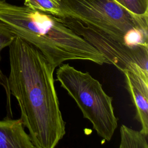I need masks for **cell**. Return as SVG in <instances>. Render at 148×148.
Returning a JSON list of instances; mask_svg holds the SVG:
<instances>
[{
    "label": "cell",
    "instance_id": "obj_9",
    "mask_svg": "<svg viewBox=\"0 0 148 148\" xmlns=\"http://www.w3.org/2000/svg\"><path fill=\"white\" fill-rule=\"evenodd\" d=\"M120 148H148L147 136L125 125L120 127Z\"/></svg>",
    "mask_w": 148,
    "mask_h": 148
},
{
    "label": "cell",
    "instance_id": "obj_7",
    "mask_svg": "<svg viewBox=\"0 0 148 148\" xmlns=\"http://www.w3.org/2000/svg\"><path fill=\"white\" fill-rule=\"evenodd\" d=\"M0 148H35L20 119L0 120Z\"/></svg>",
    "mask_w": 148,
    "mask_h": 148
},
{
    "label": "cell",
    "instance_id": "obj_2",
    "mask_svg": "<svg viewBox=\"0 0 148 148\" xmlns=\"http://www.w3.org/2000/svg\"><path fill=\"white\" fill-rule=\"evenodd\" d=\"M0 21L15 36L38 49L56 68L66 61L76 60L109 64L98 50L58 17L0 0Z\"/></svg>",
    "mask_w": 148,
    "mask_h": 148
},
{
    "label": "cell",
    "instance_id": "obj_4",
    "mask_svg": "<svg viewBox=\"0 0 148 148\" xmlns=\"http://www.w3.org/2000/svg\"><path fill=\"white\" fill-rule=\"evenodd\" d=\"M57 80L76 103L83 117L92 125L105 141L111 140L117 127L113 98L103 90L99 82L88 72L62 64L56 71Z\"/></svg>",
    "mask_w": 148,
    "mask_h": 148
},
{
    "label": "cell",
    "instance_id": "obj_8",
    "mask_svg": "<svg viewBox=\"0 0 148 148\" xmlns=\"http://www.w3.org/2000/svg\"><path fill=\"white\" fill-rule=\"evenodd\" d=\"M16 36L10 31V29L2 22L0 21V62L1 60V52L3 49L9 47ZM0 85L4 88L6 94V108L8 111V117H12V111L11 108V94L10 92L8 77L3 73L0 68Z\"/></svg>",
    "mask_w": 148,
    "mask_h": 148
},
{
    "label": "cell",
    "instance_id": "obj_10",
    "mask_svg": "<svg viewBox=\"0 0 148 148\" xmlns=\"http://www.w3.org/2000/svg\"><path fill=\"white\" fill-rule=\"evenodd\" d=\"M24 5L57 17L59 9L53 0H24Z\"/></svg>",
    "mask_w": 148,
    "mask_h": 148
},
{
    "label": "cell",
    "instance_id": "obj_1",
    "mask_svg": "<svg viewBox=\"0 0 148 148\" xmlns=\"http://www.w3.org/2000/svg\"><path fill=\"white\" fill-rule=\"evenodd\" d=\"M9 47L10 94L35 148H54L65 135L53 73L56 67L31 44L15 37Z\"/></svg>",
    "mask_w": 148,
    "mask_h": 148
},
{
    "label": "cell",
    "instance_id": "obj_3",
    "mask_svg": "<svg viewBox=\"0 0 148 148\" xmlns=\"http://www.w3.org/2000/svg\"><path fill=\"white\" fill-rule=\"evenodd\" d=\"M58 17H69L123 44L147 43L148 16H138L115 0H53Z\"/></svg>",
    "mask_w": 148,
    "mask_h": 148
},
{
    "label": "cell",
    "instance_id": "obj_5",
    "mask_svg": "<svg viewBox=\"0 0 148 148\" xmlns=\"http://www.w3.org/2000/svg\"><path fill=\"white\" fill-rule=\"evenodd\" d=\"M61 21L81 36L109 61L123 72L134 69L137 66L148 71V44L128 46L80 21L69 17H59Z\"/></svg>",
    "mask_w": 148,
    "mask_h": 148
},
{
    "label": "cell",
    "instance_id": "obj_11",
    "mask_svg": "<svg viewBox=\"0 0 148 148\" xmlns=\"http://www.w3.org/2000/svg\"><path fill=\"white\" fill-rule=\"evenodd\" d=\"M128 10L138 16H148V0H115Z\"/></svg>",
    "mask_w": 148,
    "mask_h": 148
},
{
    "label": "cell",
    "instance_id": "obj_6",
    "mask_svg": "<svg viewBox=\"0 0 148 148\" xmlns=\"http://www.w3.org/2000/svg\"><path fill=\"white\" fill-rule=\"evenodd\" d=\"M125 87L136 111L135 119L141 125L140 131L148 135V71L137 66L135 69H124Z\"/></svg>",
    "mask_w": 148,
    "mask_h": 148
}]
</instances>
